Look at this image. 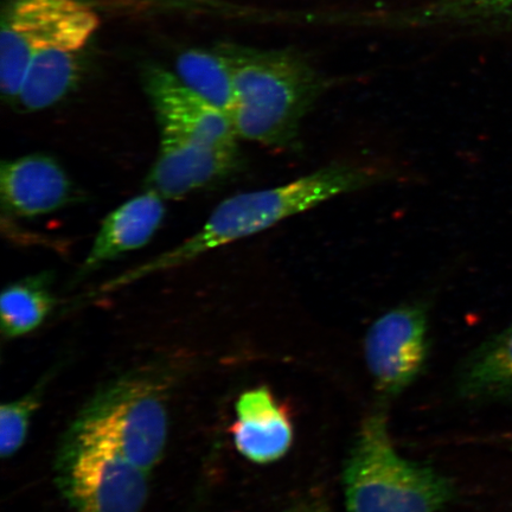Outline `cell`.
<instances>
[{
  "label": "cell",
  "mask_w": 512,
  "mask_h": 512,
  "mask_svg": "<svg viewBox=\"0 0 512 512\" xmlns=\"http://www.w3.org/2000/svg\"><path fill=\"white\" fill-rule=\"evenodd\" d=\"M384 178L383 171L374 166L334 163L279 187L228 197L196 234L170 251L108 280L100 292L117 291L151 275L183 267L204 254L264 232L331 198L373 187Z\"/></svg>",
  "instance_id": "obj_1"
},
{
  "label": "cell",
  "mask_w": 512,
  "mask_h": 512,
  "mask_svg": "<svg viewBox=\"0 0 512 512\" xmlns=\"http://www.w3.org/2000/svg\"><path fill=\"white\" fill-rule=\"evenodd\" d=\"M235 85L230 113L240 139L296 149L300 126L325 82L302 57L285 51L227 50Z\"/></svg>",
  "instance_id": "obj_2"
},
{
  "label": "cell",
  "mask_w": 512,
  "mask_h": 512,
  "mask_svg": "<svg viewBox=\"0 0 512 512\" xmlns=\"http://www.w3.org/2000/svg\"><path fill=\"white\" fill-rule=\"evenodd\" d=\"M347 512H440L453 485L396 452L383 413L364 419L343 470Z\"/></svg>",
  "instance_id": "obj_3"
},
{
  "label": "cell",
  "mask_w": 512,
  "mask_h": 512,
  "mask_svg": "<svg viewBox=\"0 0 512 512\" xmlns=\"http://www.w3.org/2000/svg\"><path fill=\"white\" fill-rule=\"evenodd\" d=\"M168 392V383L155 371L126 375L87 403L68 435L106 447L150 472L168 440Z\"/></svg>",
  "instance_id": "obj_4"
},
{
  "label": "cell",
  "mask_w": 512,
  "mask_h": 512,
  "mask_svg": "<svg viewBox=\"0 0 512 512\" xmlns=\"http://www.w3.org/2000/svg\"><path fill=\"white\" fill-rule=\"evenodd\" d=\"M100 17L82 0H15L0 37V88L16 101L32 59L60 42H91Z\"/></svg>",
  "instance_id": "obj_5"
},
{
  "label": "cell",
  "mask_w": 512,
  "mask_h": 512,
  "mask_svg": "<svg viewBox=\"0 0 512 512\" xmlns=\"http://www.w3.org/2000/svg\"><path fill=\"white\" fill-rule=\"evenodd\" d=\"M147 473L106 447L70 435L57 458V482L72 512H142Z\"/></svg>",
  "instance_id": "obj_6"
},
{
  "label": "cell",
  "mask_w": 512,
  "mask_h": 512,
  "mask_svg": "<svg viewBox=\"0 0 512 512\" xmlns=\"http://www.w3.org/2000/svg\"><path fill=\"white\" fill-rule=\"evenodd\" d=\"M428 342V313L424 304L395 307L377 318L364 339V357L371 379L384 396L407 389L424 369Z\"/></svg>",
  "instance_id": "obj_7"
},
{
  "label": "cell",
  "mask_w": 512,
  "mask_h": 512,
  "mask_svg": "<svg viewBox=\"0 0 512 512\" xmlns=\"http://www.w3.org/2000/svg\"><path fill=\"white\" fill-rule=\"evenodd\" d=\"M239 164V147L210 145L160 127L158 155L145 189L177 200L228 176Z\"/></svg>",
  "instance_id": "obj_8"
},
{
  "label": "cell",
  "mask_w": 512,
  "mask_h": 512,
  "mask_svg": "<svg viewBox=\"0 0 512 512\" xmlns=\"http://www.w3.org/2000/svg\"><path fill=\"white\" fill-rule=\"evenodd\" d=\"M144 88L159 127L210 145L239 147L240 138L229 115L184 85L175 72L146 68Z\"/></svg>",
  "instance_id": "obj_9"
},
{
  "label": "cell",
  "mask_w": 512,
  "mask_h": 512,
  "mask_svg": "<svg viewBox=\"0 0 512 512\" xmlns=\"http://www.w3.org/2000/svg\"><path fill=\"white\" fill-rule=\"evenodd\" d=\"M4 207L19 217L54 213L75 198L69 177L53 158L30 155L4 162L0 170Z\"/></svg>",
  "instance_id": "obj_10"
},
{
  "label": "cell",
  "mask_w": 512,
  "mask_h": 512,
  "mask_svg": "<svg viewBox=\"0 0 512 512\" xmlns=\"http://www.w3.org/2000/svg\"><path fill=\"white\" fill-rule=\"evenodd\" d=\"M230 433L236 450L255 464H270L283 458L294 437L288 409L266 387L240 396Z\"/></svg>",
  "instance_id": "obj_11"
},
{
  "label": "cell",
  "mask_w": 512,
  "mask_h": 512,
  "mask_svg": "<svg viewBox=\"0 0 512 512\" xmlns=\"http://www.w3.org/2000/svg\"><path fill=\"white\" fill-rule=\"evenodd\" d=\"M165 200L145 190L113 210L102 222L79 277L92 273L118 256L137 251L151 241L165 216Z\"/></svg>",
  "instance_id": "obj_12"
},
{
  "label": "cell",
  "mask_w": 512,
  "mask_h": 512,
  "mask_svg": "<svg viewBox=\"0 0 512 512\" xmlns=\"http://www.w3.org/2000/svg\"><path fill=\"white\" fill-rule=\"evenodd\" d=\"M460 398L492 403L512 398V324L473 350L457 376Z\"/></svg>",
  "instance_id": "obj_13"
},
{
  "label": "cell",
  "mask_w": 512,
  "mask_h": 512,
  "mask_svg": "<svg viewBox=\"0 0 512 512\" xmlns=\"http://www.w3.org/2000/svg\"><path fill=\"white\" fill-rule=\"evenodd\" d=\"M86 46L76 42L53 44L30 63L15 102L27 112L47 110L66 98L81 73V55Z\"/></svg>",
  "instance_id": "obj_14"
},
{
  "label": "cell",
  "mask_w": 512,
  "mask_h": 512,
  "mask_svg": "<svg viewBox=\"0 0 512 512\" xmlns=\"http://www.w3.org/2000/svg\"><path fill=\"white\" fill-rule=\"evenodd\" d=\"M175 74L184 85L230 117L236 94L233 70L226 54L189 50L178 57Z\"/></svg>",
  "instance_id": "obj_15"
},
{
  "label": "cell",
  "mask_w": 512,
  "mask_h": 512,
  "mask_svg": "<svg viewBox=\"0 0 512 512\" xmlns=\"http://www.w3.org/2000/svg\"><path fill=\"white\" fill-rule=\"evenodd\" d=\"M53 306L46 278H28L9 285L0 297L3 334L9 338L29 334L46 320Z\"/></svg>",
  "instance_id": "obj_16"
},
{
  "label": "cell",
  "mask_w": 512,
  "mask_h": 512,
  "mask_svg": "<svg viewBox=\"0 0 512 512\" xmlns=\"http://www.w3.org/2000/svg\"><path fill=\"white\" fill-rule=\"evenodd\" d=\"M40 392L34 390L0 408V453L3 458L15 456L27 440L32 415L41 400Z\"/></svg>",
  "instance_id": "obj_17"
},
{
  "label": "cell",
  "mask_w": 512,
  "mask_h": 512,
  "mask_svg": "<svg viewBox=\"0 0 512 512\" xmlns=\"http://www.w3.org/2000/svg\"><path fill=\"white\" fill-rule=\"evenodd\" d=\"M443 14L464 21L512 22V0H451Z\"/></svg>",
  "instance_id": "obj_18"
},
{
  "label": "cell",
  "mask_w": 512,
  "mask_h": 512,
  "mask_svg": "<svg viewBox=\"0 0 512 512\" xmlns=\"http://www.w3.org/2000/svg\"><path fill=\"white\" fill-rule=\"evenodd\" d=\"M284 512H331V509L323 494L312 491L294 499Z\"/></svg>",
  "instance_id": "obj_19"
},
{
  "label": "cell",
  "mask_w": 512,
  "mask_h": 512,
  "mask_svg": "<svg viewBox=\"0 0 512 512\" xmlns=\"http://www.w3.org/2000/svg\"><path fill=\"white\" fill-rule=\"evenodd\" d=\"M507 440H508L507 444H508L510 450L512 451V434L509 435V437H507Z\"/></svg>",
  "instance_id": "obj_20"
}]
</instances>
